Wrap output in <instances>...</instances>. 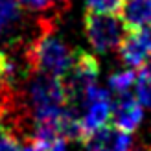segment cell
<instances>
[{
    "mask_svg": "<svg viewBox=\"0 0 151 151\" xmlns=\"http://www.w3.org/2000/svg\"><path fill=\"white\" fill-rule=\"evenodd\" d=\"M79 120H81V127H83V138L87 134L98 131L100 127L107 125V122L111 120V100H109L107 90H103L96 85L88 90Z\"/></svg>",
    "mask_w": 151,
    "mask_h": 151,
    "instance_id": "4",
    "label": "cell"
},
{
    "mask_svg": "<svg viewBox=\"0 0 151 151\" xmlns=\"http://www.w3.org/2000/svg\"><path fill=\"white\" fill-rule=\"evenodd\" d=\"M22 9L42 13V17H54L57 19L59 13L68 9L70 0H17Z\"/></svg>",
    "mask_w": 151,
    "mask_h": 151,
    "instance_id": "9",
    "label": "cell"
},
{
    "mask_svg": "<svg viewBox=\"0 0 151 151\" xmlns=\"http://www.w3.org/2000/svg\"><path fill=\"white\" fill-rule=\"evenodd\" d=\"M124 4L125 0H85L88 11L101 13V15H116V17H120Z\"/></svg>",
    "mask_w": 151,
    "mask_h": 151,
    "instance_id": "11",
    "label": "cell"
},
{
    "mask_svg": "<svg viewBox=\"0 0 151 151\" xmlns=\"http://www.w3.org/2000/svg\"><path fill=\"white\" fill-rule=\"evenodd\" d=\"M118 48L125 66L142 68L151 59V32L147 28L125 29Z\"/></svg>",
    "mask_w": 151,
    "mask_h": 151,
    "instance_id": "5",
    "label": "cell"
},
{
    "mask_svg": "<svg viewBox=\"0 0 151 151\" xmlns=\"http://www.w3.org/2000/svg\"><path fill=\"white\" fill-rule=\"evenodd\" d=\"M137 72L134 70H122L118 74H112L109 78V87L114 90L116 94H124V92H129V88L134 85V81H137Z\"/></svg>",
    "mask_w": 151,
    "mask_h": 151,
    "instance_id": "12",
    "label": "cell"
},
{
    "mask_svg": "<svg viewBox=\"0 0 151 151\" xmlns=\"http://www.w3.org/2000/svg\"><path fill=\"white\" fill-rule=\"evenodd\" d=\"M20 9L17 0H0V39L11 35L20 22Z\"/></svg>",
    "mask_w": 151,
    "mask_h": 151,
    "instance_id": "10",
    "label": "cell"
},
{
    "mask_svg": "<svg viewBox=\"0 0 151 151\" xmlns=\"http://www.w3.org/2000/svg\"><path fill=\"white\" fill-rule=\"evenodd\" d=\"M85 35L98 54H109L120 46L125 28L116 15H101L94 11H85L83 15Z\"/></svg>",
    "mask_w": 151,
    "mask_h": 151,
    "instance_id": "3",
    "label": "cell"
},
{
    "mask_svg": "<svg viewBox=\"0 0 151 151\" xmlns=\"http://www.w3.org/2000/svg\"><path fill=\"white\" fill-rule=\"evenodd\" d=\"M120 20L125 29H138L151 24V0H125Z\"/></svg>",
    "mask_w": 151,
    "mask_h": 151,
    "instance_id": "8",
    "label": "cell"
},
{
    "mask_svg": "<svg viewBox=\"0 0 151 151\" xmlns=\"http://www.w3.org/2000/svg\"><path fill=\"white\" fill-rule=\"evenodd\" d=\"M100 76V63L96 55L88 52L78 50L74 55L70 70L63 78L65 92H66V109L74 114L81 116L83 103L87 100L88 90L96 85V79Z\"/></svg>",
    "mask_w": 151,
    "mask_h": 151,
    "instance_id": "2",
    "label": "cell"
},
{
    "mask_svg": "<svg viewBox=\"0 0 151 151\" xmlns=\"http://www.w3.org/2000/svg\"><path fill=\"white\" fill-rule=\"evenodd\" d=\"M134 98L144 109L151 111V81L146 79L142 74H138L137 81H134Z\"/></svg>",
    "mask_w": 151,
    "mask_h": 151,
    "instance_id": "14",
    "label": "cell"
},
{
    "mask_svg": "<svg viewBox=\"0 0 151 151\" xmlns=\"http://www.w3.org/2000/svg\"><path fill=\"white\" fill-rule=\"evenodd\" d=\"M0 151H22L20 138L4 122H0Z\"/></svg>",
    "mask_w": 151,
    "mask_h": 151,
    "instance_id": "13",
    "label": "cell"
},
{
    "mask_svg": "<svg viewBox=\"0 0 151 151\" xmlns=\"http://www.w3.org/2000/svg\"><path fill=\"white\" fill-rule=\"evenodd\" d=\"M144 118V109L138 103V100L129 92L118 94L114 103H111V122L116 129L124 133H133L138 129Z\"/></svg>",
    "mask_w": 151,
    "mask_h": 151,
    "instance_id": "6",
    "label": "cell"
},
{
    "mask_svg": "<svg viewBox=\"0 0 151 151\" xmlns=\"http://www.w3.org/2000/svg\"><path fill=\"white\" fill-rule=\"evenodd\" d=\"M57 19L41 17L37 20V33L24 44V59L29 74H44L65 78L70 70L74 54L57 33Z\"/></svg>",
    "mask_w": 151,
    "mask_h": 151,
    "instance_id": "1",
    "label": "cell"
},
{
    "mask_svg": "<svg viewBox=\"0 0 151 151\" xmlns=\"http://www.w3.org/2000/svg\"><path fill=\"white\" fill-rule=\"evenodd\" d=\"M83 151H131L133 138L129 133L116 129L114 125H103L81 140Z\"/></svg>",
    "mask_w": 151,
    "mask_h": 151,
    "instance_id": "7",
    "label": "cell"
},
{
    "mask_svg": "<svg viewBox=\"0 0 151 151\" xmlns=\"http://www.w3.org/2000/svg\"><path fill=\"white\" fill-rule=\"evenodd\" d=\"M140 74L144 76L146 79H149V81H151V59H149V61H147V63H146L144 66H142V70H140Z\"/></svg>",
    "mask_w": 151,
    "mask_h": 151,
    "instance_id": "15",
    "label": "cell"
}]
</instances>
